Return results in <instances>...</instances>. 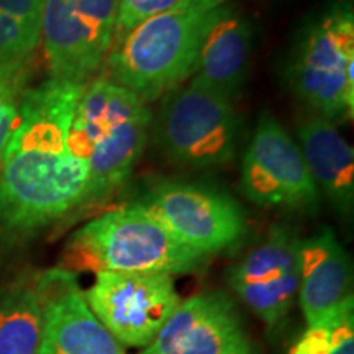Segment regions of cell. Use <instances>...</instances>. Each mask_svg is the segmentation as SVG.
Returning a JSON list of instances; mask_svg holds the SVG:
<instances>
[{
  "label": "cell",
  "mask_w": 354,
  "mask_h": 354,
  "mask_svg": "<svg viewBox=\"0 0 354 354\" xmlns=\"http://www.w3.org/2000/svg\"><path fill=\"white\" fill-rule=\"evenodd\" d=\"M86 84L50 77L28 88L0 165V232L28 236L91 203L69 130Z\"/></svg>",
  "instance_id": "cell-1"
},
{
  "label": "cell",
  "mask_w": 354,
  "mask_h": 354,
  "mask_svg": "<svg viewBox=\"0 0 354 354\" xmlns=\"http://www.w3.org/2000/svg\"><path fill=\"white\" fill-rule=\"evenodd\" d=\"M151 112L143 99L97 77L82 88L69 130L71 151L88 172L91 202L110 196L130 177L143 153Z\"/></svg>",
  "instance_id": "cell-2"
},
{
  "label": "cell",
  "mask_w": 354,
  "mask_h": 354,
  "mask_svg": "<svg viewBox=\"0 0 354 354\" xmlns=\"http://www.w3.org/2000/svg\"><path fill=\"white\" fill-rule=\"evenodd\" d=\"M209 256L185 248L138 202L95 216L69 238L68 271L192 274Z\"/></svg>",
  "instance_id": "cell-3"
},
{
  "label": "cell",
  "mask_w": 354,
  "mask_h": 354,
  "mask_svg": "<svg viewBox=\"0 0 354 354\" xmlns=\"http://www.w3.org/2000/svg\"><path fill=\"white\" fill-rule=\"evenodd\" d=\"M203 20L205 13L183 6L141 21L113 39L109 79L145 102L171 92L194 73Z\"/></svg>",
  "instance_id": "cell-4"
},
{
  "label": "cell",
  "mask_w": 354,
  "mask_h": 354,
  "mask_svg": "<svg viewBox=\"0 0 354 354\" xmlns=\"http://www.w3.org/2000/svg\"><path fill=\"white\" fill-rule=\"evenodd\" d=\"M354 15L351 3L336 2L300 39L292 84L300 99L326 120L354 112Z\"/></svg>",
  "instance_id": "cell-5"
},
{
  "label": "cell",
  "mask_w": 354,
  "mask_h": 354,
  "mask_svg": "<svg viewBox=\"0 0 354 354\" xmlns=\"http://www.w3.org/2000/svg\"><path fill=\"white\" fill-rule=\"evenodd\" d=\"M154 133L162 153L177 165L210 169L233 159L238 118L230 99L190 81L166 95Z\"/></svg>",
  "instance_id": "cell-6"
},
{
  "label": "cell",
  "mask_w": 354,
  "mask_h": 354,
  "mask_svg": "<svg viewBox=\"0 0 354 354\" xmlns=\"http://www.w3.org/2000/svg\"><path fill=\"white\" fill-rule=\"evenodd\" d=\"M138 203L177 241L209 258L234 246L246 233L240 203L205 185L162 180Z\"/></svg>",
  "instance_id": "cell-7"
},
{
  "label": "cell",
  "mask_w": 354,
  "mask_h": 354,
  "mask_svg": "<svg viewBox=\"0 0 354 354\" xmlns=\"http://www.w3.org/2000/svg\"><path fill=\"white\" fill-rule=\"evenodd\" d=\"M118 0H43L41 38L51 77L87 84L107 59Z\"/></svg>",
  "instance_id": "cell-8"
},
{
  "label": "cell",
  "mask_w": 354,
  "mask_h": 354,
  "mask_svg": "<svg viewBox=\"0 0 354 354\" xmlns=\"http://www.w3.org/2000/svg\"><path fill=\"white\" fill-rule=\"evenodd\" d=\"M86 300L113 338L130 348L149 346L180 304L174 277L161 272H99Z\"/></svg>",
  "instance_id": "cell-9"
},
{
  "label": "cell",
  "mask_w": 354,
  "mask_h": 354,
  "mask_svg": "<svg viewBox=\"0 0 354 354\" xmlns=\"http://www.w3.org/2000/svg\"><path fill=\"white\" fill-rule=\"evenodd\" d=\"M241 189L261 207L310 209L318 190L299 145L271 115H263L248 146L241 169Z\"/></svg>",
  "instance_id": "cell-10"
},
{
  "label": "cell",
  "mask_w": 354,
  "mask_h": 354,
  "mask_svg": "<svg viewBox=\"0 0 354 354\" xmlns=\"http://www.w3.org/2000/svg\"><path fill=\"white\" fill-rule=\"evenodd\" d=\"M299 281L300 240L286 227L269 230L228 274L234 294L268 325H276L289 313Z\"/></svg>",
  "instance_id": "cell-11"
},
{
  "label": "cell",
  "mask_w": 354,
  "mask_h": 354,
  "mask_svg": "<svg viewBox=\"0 0 354 354\" xmlns=\"http://www.w3.org/2000/svg\"><path fill=\"white\" fill-rule=\"evenodd\" d=\"M35 287L43 312L39 354H127L88 307L74 272L50 269Z\"/></svg>",
  "instance_id": "cell-12"
},
{
  "label": "cell",
  "mask_w": 354,
  "mask_h": 354,
  "mask_svg": "<svg viewBox=\"0 0 354 354\" xmlns=\"http://www.w3.org/2000/svg\"><path fill=\"white\" fill-rule=\"evenodd\" d=\"M241 318L223 292L194 295L179 304L154 342L140 354H250Z\"/></svg>",
  "instance_id": "cell-13"
},
{
  "label": "cell",
  "mask_w": 354,
  "mask_h": 354,
  "mask_svg": "<svg viewBox=\"0 0 354 354\" xmlns=\"http://www.w3.org/2000/svg\"><path fill=\"white\" fill-rule=\"evenodd\" d=\"M251 39L253 30L240 12L230 7L207 12L192 81L232 100L245 82Z\"/></svg>",
  "instance_id": "cell-14"
},
{
  "label": "cell",
  "mask_w": 354,
  "mask_h": 354,
  "mask_svg": "<svg viewBox=\"0 0 354 354\" xmlns=\"http://www.w3.org/2000/svg\"><path fill=\"white\" fill-rule=\"evenodd\" d=\"M353 297L351 266L344 248L330 228L300 240L299 300L307 325Z\"/></svg>",
  "instance_id": "cell-15"
},
{
  "label": "cell",
  "mask_w": 354,
  "mask_h": 354,
  "mask_svg": "<svg viewBox=\"0 0 354 354\" xmlns=\"http://www.w3.org/2000/svg\"><path fill=\"white\" fill-rule=\"evenodd\" d=\"M299 148L318 190L339 210L348 212L354 198V154L331 120L315 115L299 125Z\"/></svg>",
  "instance_id": "cell-16"
},
{
  "label": "cell",
  "mask_w": 354,
  "mask_h": 354,
  "mask_svg": "<svg viewBox=\"0 0 354 354\" xmlns=\"http://www.w3.org/2000/svg\"><path fill=\"white\" fill-rule=\"evenodd\" d=\"M41 336L43 312L35 282L0 289V354H39Z\"/></svg>",
  "instance_id": "cell-17"
},
{
  "label": "cell",
  "mask_w": 354,
  "mask_h": 354,
  "mask_svg": "<svg viewBox=\"0 0 354 354\" xmlns=\"http://www.w3.org/2000/svg\"><path fill=\"white\" fill-rule=\"evenodd\" d=\"M43 0H0V63L30 59L41 39Z\"/></svg>",
  "instance_id": "cell-18"
},
{
  "label": "cell",
  "mask_w": 354,
  "mask_h": 354,
  "mask_svg": "<svg viewBox=\"0 0 354 354\" xmlns=\"http://www.w3.org/2000/svg\"><path fill=\"white\" fill-rule=\"evenodd\" d=\"M289 354H354L353 297L308 325Z\"/></svg>",
  "instance_id": "cell-19"
},
{
  "label": "cell",
  "mask_w": 354,
  "mask_h": 354,
  "mask_svg": "<svg viewBox=\"0 0 354 354\" xmlns=\"http://www.w3.org/2000/svg\"><path fill=\"white\" fill-rule=\"evenodd\" d=\"M30 61L32 59L0 63V165L19 118L21 100L30 88Z\"/></svg>",
  "instance_id": "cell-20"
},
{
  "label": "cell",
  "mask_w": 354,
  "mask_h": 354,
  "mask_svg": "<svg viewBox=\"0 0 354 354\" xmlns=\"http://www.w3.org/2000/svg\"><path fill=\"white\" fill-rule=\"evenodd\" d=\"M184 6V0H118L115 38L122 37L141 21Z\"/></svg>",
  "instance_id": "cell-21"
},
{
  "label": "cell",
  "mask_w": 354,
  "mask_h": 354,
  "mask_svg": "<svg viewBox=\"0 0 354 354\" xmlns=\"http://www.w3.org/2000/svg\"><path fill=\"white\" fill-rule=\"evenodd\" d=\"M228 0H184V7L194 8V10L207 13L215 8L223 7V3H227Z\"/></svg>",
  "instance_id": "cell-22"
},
{
  "label": "cell",
  "mask_w": 354,
  "mask_h": 354,
  "mask_svg": "<svg viewBox=\"0 0 354 354\" xmlns=\"http://www.w3.org/2000/svg\"><path fill=\"white\" fill-rule=\"evenodd\" d=\"M250 354H254V351H251V353H250Z\"/></svg>",
  "instance_id": "cell-23"
}]
</instances>
